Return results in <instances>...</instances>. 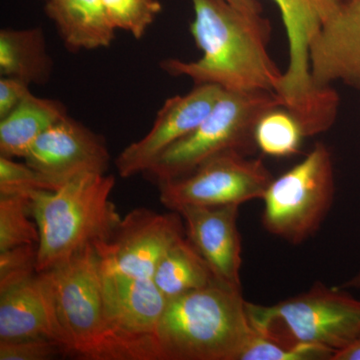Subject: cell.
<instances>
[{"instance_id":"1","label":"cell","mask_w":360,"mask_h":360,"mask_svg":"<svg viewBox=\"0 0 360 360\" xmlns=\"http://www.w3.org/2000/svg\"><path fill=\"white\" fill-rule=\"evenodd\" d=\"M191 32L202 56L198 60L168 58L160 68L194 84L226 91H277L283 72L269 56L271 25L262 13L243 11L226 0H191Z\"/></svg>"},{"instance_id":"2","label":"cell","mask_w":360,"mask_h":360,"mask_svg":"<svg viewBox=\"0 0 360 360\" xmlns=\"http://www.w3.org/2000/svg\"><path fill=\"white\" fill-rule=\"evenodd\" d=\"M115 186L113 175L86 174L56 191L30 194V213L39 231L37 272L56 269L112 238L122 220L110 200Z\"/></svg>"},{"instance_id":"3","label":"cell","mask_w":360,"mask_h":360,"mask_svg":"<svg viewBox=\"0 0 360 360\" xmlns=\"http://www.w3.org/2000/svg\"><path fill=\"white\" fill-rule=\"evenodd\" d=\"M241 290L215 279L168 300L156 331L165 360H238L257 331Z\"/></svg>"},{"instance_id":"4","label":"cell","mask_w":360,"mask_h":360,"mask_svg":"<svg viewBox=\"0 0 360 360\" xmlns=\"http://www.w3.org/2000/svg\"><path fill=\"white\" fill-rule=\"evenodd\" d=\"M70 356L84 360H163L155 341L132 340L111 326L103 297L101 258L94 246L49 270Z\"/></svg>"},{"instance_id":"5","label":"cell","mask_w":360,"mask_h":360,"mask_svg":"<svg viewBox=\"0 0 360 360\" xmlns=\"http://www.w3.org/2000/svg\"><path fill=\"white\" fill-rule=\"evenodd\" d=\"M283 108L276 92L226 91L205 120L156 160L144 176L160 186L191 174L201 163L225 153L250 156L257 149L255 127L269 110Z\"/></svg>"},{"instance_id":"6","label":"cell","mask_w":360,"mask_h":360,"mask_svg":"<svg viewBox=\"0 0 360 360\" xmlns=\"http://www.w3.org/2000/svg\"><path fill=\"white\" fill-rule=\"evenodd\" d=\"M246 309L257 333L283 345H321L335 354L360 336V300L321 283L276 304L248 302Z\"/></svg>"},{"instance_id":"7","label":"cell","mask_w":360,"mask_h":360,"mask_svg":"<svg viewBox=\"0 0 360 360\" xmlns=\"http://www.w3.org/2000/svg\"><path fill=\"white\" fill-rule=\"evenodd\" d=\"M288 35L290 63L276 94L283 108L297 118L307 136L328 131L335 124L340 96L333 87L319 89L310 75L309 51L322 26L345 0H274Z\"/></svg>"},{"instance_id":"8","label":"cell","mask_w":360,"mask_h":360,"mask_svg":"<svg viewBox=\"0 0 360 360\" xmlns=\"http://www.w3.org/2000/svg\"><path fill=\"white\" fill-rule=\"evenodd\" d=\"M335 196L330 149L316 142L300 162L269 184L262 224L274 238L300 245L315 236L328 217Z\"/></svg>"},{"instance_id":"9","label":"cell","mask_w":360,"mask_h":360,"mask_svg":"<svg viewBox=\"0 0 360 360\" xmlns=\"http://www.w3.org/2000/svg\"><path fill=\"white\" fill-rule=\"evenodd\" d=\"M274 179L260 158L225 153L201 163L191 174L158 187L161 202L170 210L184 205L240 206L262 200Z\"/></svg>"},{"instance_id":"10","label":"cell","mask_w":360,"mask_h":360,"mask_svg":"<svg viewBox=\"0 0 360 360\" xmlns=\"http://www.w3.org/2000/svg\"><path fill=\"white\" fill-rule=\"evenodd\" d=\"M184 234L179 212L136 208L125 215L108 243L96 246L101 269L136 278H153L160 260Z\"/></svg>"},{"instance_id":"11","label":"cell","mask_w":360,"mask_h":360,"mask_svg":"<svg viewBox=\"0 0 360 360\" xmlns=\"http://www.w3.org/2000/svg\"><path fill=\"white\" fill-rule=\"evenodd\" d=\"M224 91L217 85L195 84L188 94L167 99L148 134L127 146L116 158L118 174L122 179L143 174L168 148L205 120Z\"/></svg>"},{"instance_id":"12","label":"cell","mask_w":360,"mask_h":360,"mask_svg":"<svg viewBox=\"0 0 360 360\" xmlns=\"http://www.w3.org/2000/svg\"><path fill=\"white\" fill-rule=\"evenodd\" d=\"M25 160L59 188L79 175L105 174L110 153L101 135L68 115L33 143Z\"/></svg>"},{"instance_id":"13","label":"cell","mask_w":360,"mask_h":360,"mask_svg":"<svg viewBox=\"0 0 360 360\" xmlns=\"http://www.w3.org/2000/svg\"><path fill=\"white\" fill-rule=\"evenodd\" d=\"M28 338L56 341L70 356V338L47 271L0 291V341Z\"/></svg>"},{"instance_id":"14","label":"cell","mask_w":360,"mask_h":360,"mask_svg":"<svg viewBox=\"0 0 360 360\" xmlns=\"http://www.w3.org/2000/svg\"><path fill=\"white\" fill-rule=\"evenodd\" d=\"M239 205L180 206L187 239L205 260L217 281L241 290L243 243Z\"/></svg>"},{"instance_id":"15","label":"cell","mask_w":360,"mask_h":360,"mask_svg":"<svg viewBox=\"0 0 360 360\" xmlns=\"http://www.w3.org/2000/svg\"><path fill=\"white\" fill-rule=\"evenodd\" d=\"M310 75L319 89L333 82L360 91V0H345L312 40Z\"/></svg>"},{"instance_id":"16","label":"cell","mask_w":360,"mask_h":360,"mask_svg":"<svg viewBox=\"0 0 360 360\" xmlns=\"http://www.w3.org/2000/svg\"><path fill=\"white\" fill-rule=\"evenodd\" d=\"M101 279L104 310L111 326L132 340L158 343L156 331L168 300L153 278H136L101 269Z\"/></svg>"},{"instance_id":"17","label":"cell","mask_w":360,"mask_h":360,"mask_svg":"<svg viewBox=\"0 0 360 360\" xmlns=\"http://www.w3.org/2000/svg\"><path fill=\"white\" fill-rule=\"evenodd\" d=\"M44 13L68 51L106 49L115 39L101 0H44Z\"/></svg>"},{"instance_id":"18","label":"cell","mask_w":360,"mask_h":360,"mask_svg":"<svg viewBox=\"0 0 360 360\" xmlns=\"http://www.w3.org/2000/svg\"><path fill=\"white\" fill-rule=\"evenodd\" d=\"M54 63L41 27L0 30V75L28 85L51 80Z\"/></svg>"},{"instance_id":"19","label":"cell","mask_w":360,"mask_h":360,"mask_svg":"<svg viewBox=\"0 0 360 360\" xmlns=\"http://www.w3.org/2000/svg\"><path fill=\"white\" fill-rule=\"evenodd\" d=\"M68 115V108L61 101L35 96L32 92L0 120V155L25 158L33 143Z\"/></svg>"},{"instance_id":"20","label":"cell","mask_w":360,"mask_h":360,"mask_svg":"<svg viewBox=\"0 0 360 360\" xmlns=\"http://www.w3.org/2000/svg\"><path fill=\"white\" fill-rule=\"evenodd\" d=\"M214 281L205 260L186 238L167 251L153 274V281L167 300L205 288Z\"/></svg>"},{"instance_id":"21","label":"cell","mask_w":360,"mask_h":360,"mask_svg":"<svg viewBox=\"0 0 360 360\" xmlns=\"http://www.w3.org/2000/svg\"><path fill=\"white\" fill-rule=\"evenodd\" d=\"M305 137L297 118L281 106L265 112L255 127L257 149L272 158L296 155Z\"/></svg>"},{"instance_id":"22","label":"cell","mask_w":360,"mask_h":360,"mask_svg":"<svg viewBox=\"0 0 360 360\" xmlns=\"http://www.w3.org/2000/svg\"><path fill=\"white\" fill-rule=\"evenodd\" d=\"M30 215V196L0 194V252L18 246L39 245V227Z\"/></svg>"},{"instance_id":"23","label":"cell","mask_w":360,"mask_h":360,"mask_svg":"<svg viewBox=\"0 0 360 360\" xmlns=\"http://www.w3.org/2000/svg\"><path fill=\"white\" fill-rule=\"evenodd\" d=\"M115 30L141 39L162 11L160 0H101Z\"/></svg>"},{"instance_id":"24","label":"cell","mask_w":360,"mask_h":360,"mask_svg":"<svg viewBox=\"0 0 360 360\" xmlns=\"http://www.w3.org/2000/svg\"><path fill=\"white\" fill-rule=\"evenodd\" d=\"M333 355V350L321 345H283L257 333L238 360H331Z\"/></svg>"},{"instance_id":"25","label":"cell","mask_w":360,"mask_h":360,"mask_svg":"<svg viewBox=\"0 0 360 360\" xmlns=\"http://www.w3.org/2000/svg\"><path fill=\"white\" fill-rule=\"evenodd\" d=\"M58 187L27 163L0 155V194L30 196L40 191H56Z\"/></svg>"},{"instance_id":"26","label":"cell","mask_w":360,"mask_h":360,"mask_svg":"<svg viewBox=\"0 0 360 360\" xmlns=\"http://www.w3.org/2000/svg\"><path fill=\"white\" fill-rule=\"evenodd\" d=\"M37 245L18 246L0 252V291L37 274Z\"/></svg>"},{"instance_id":"27","label":"cell","mask_w":360,"mask_h":360,"mask_svg":"<svg viewBox=\"0 0 360 360\" xmlns=\"http://www.w3.org/2000/svg\"><path fill=\"white\" fill-rule=\"evenodd\" d=\"M65 355L56 341L45 338L0 341V360H49Z\"/></svg>"},{"instance_id":"28","label":"cell","mask_w":360,"mask_h":360,"mask_svg":"<svg viewBox=\"0 0 360 360\" xmlns=\"http://www.w3.org/2000/svg\"><path fill=\"white\" fill-rule=\"evenodd\" d=\"M32 94L30 85L15 78H0V120L15 110Z\"/></svg>"},{"instance_id":"29","label":"cell","mask_w":360,"mask_h":360,"mask_svg":"<svg viewBox=\"0 0 360 360\" xmlns=\"http://www.w3.org/2000/svg\"><path fill=\"white\" fill-rule=\"evenodd\" d=\"M331 360H360V336L350 347L336 352Z\"/></svg>"},{"instance_id":"30","label":"cell","mask_w":360,"mask_h":360,"mask_svg":"<svg viewBox=\"0 0 360 360\" xmlns=\"http://www.w3.org/2000/svg\"><path fill=\"white\" fill-rule=\"evenodd\" d=\"M234 6L250 13H262V6L257 0H226Z\"/></svg>"},{"instance_id":"31","label":"cell","mask_w":360,"mask_h":360,"mask_svg":"<svg viewBox=\"0 0 360 360\" xmlns=\"http://www.w3.org/2000/svg\"><path fill=\"white\" fill-rule=\"evenodd\" d=\"M340 288L343 290H360V269Z\"/></svg>"}]
</instances>
